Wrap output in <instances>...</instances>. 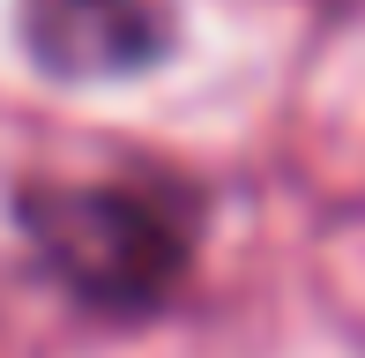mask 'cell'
<instances>
[{
	"mask_svg": "<svg viewBox=\"0 0 365 358\" xmlns=\"http://www.w3.org/2000/svg\"><path fill=\"white\" fill-rule=\"evenodd\" d=\"M15 209L53 276L105 314L157 306L194 254V217L164 179H45Z\"/></svg>",
	"mask_w": 365,
	"mask_h": 358,
	"instance_id": "obj_1",
	"label": "cell"
},
{
	"mask_svg": "<svg viewBox=\"0 0 365 358\" xmlns=\"http://www.w3.org/2000/svg\"><path fill=\"white\" fill-rule=\"evenodd\" d=\"M179 0H23V45L60 83H112L164 60Z\"/></svg>",
	"mask_w": 365,
	"mask_h": 358,
	"instance_id": "obj_2",
	"label": "cell"
}]
</instances>
